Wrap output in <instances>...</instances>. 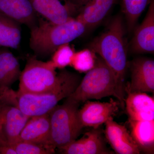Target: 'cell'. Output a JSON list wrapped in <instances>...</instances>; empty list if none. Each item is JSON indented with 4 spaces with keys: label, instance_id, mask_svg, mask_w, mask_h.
I'll use <instances>...</instances> for the list:
<instances>
[{
    "label": "cell",
    "instance_id": "cell-23",
    "mask_svg": "<svg viewBox=\"0 0 154 154\" xmlns=\"http://www.w3.org/2000/svg\"><path fill=\"white\" fill-rule=\"evenodd\" d=\"M75 52L74 48L70 43L63 45L52 54L49 61L56 69H63L70 66Z\"/></svg>",
    "mask_w": 154,
    "mask_h": 154
},
{
    "label": "cell",
    "instance_id": "cell-25",
    "mask_svg": "<svg viewBox=\"0 0 154 154\" xmlns=\"http://www.w3.org/2000/svg\"><path fill=\"white\" fill-rule=\"evenodd\" d=\"M0 154H17L12 145H0Z\"/></svg>",
    "mask_w": 154,
    "mask_h": 154
},
{
    "label": "cell",
    "instance_id": "cell-6",
    "mask_svg": "<svg viewBox=\"0 0 154 154\" xmlns=\"http://www.w3.org/2000/svg\"><path fill=\"white\" fill-rule=\"evenodd\" d=\"M50 61H42L36 56L28 57L19 77L20 93L38 94L52 90L60 79L59 72Z\"/></svg>",
    "mask_w": 154,
    "mask_h": 154
},
{
    "label": "cell",
    "instance_id": "cell-4",
    "mask_svg": "<svg viewBox=\"0 0 154 154\" xmlns=\"http://www.w3.org/2000/svg\"><path fill=\"white\" fill-rule=\"evenodd\" d=\"M59 74L57 85L48 92L33 94L16 91L17 105L24 114L29 117L47 114L74 92L82 80L79 75L64 69Z\"/></svg>",
    "mask_w": 154,
    "mask_h": 154
},
{
    "label": "cell",
    "instance_id": "cell-11",
    "mask_svg": "<svg viewBox=\"0 0 154 154\" xmlns=\"http://www.w3.org/2000/svg\"><path fill=\"white\" fill-rule=\"evenodd\" d=\"M130 44L131 52L135 54L154 52V3L152 0L142 22L134 29Z\"/></svg>",
    "mask_w": 154,
    "mask_h": 154
},
{
    "label": "cell",
    "instance_id": "cell-22",
    "mask_svg": "<svg viewBox=\"0 0 154 154\" xmlns=\"http://www.w3.org/2000/svg\"><path fill=\"white\" fill-rule=\"evenodd\" d=\"M97 56L90 48H86L75 52L70 66L80 73L87 72L96 64Z\"/></svg>",
    "mask_w": 154,
    "mask_h": 154
},
{
    "label": "cell",
    "instance_id": "cell-15",
    "mask_svg": "<svg viewBox=\"0 0 154 154\" xmlns=\"http://www.w3.org/2000/svg\"><path fill=\"white\" fill-rule=\"evenodd\" d=\"M17 142H27L53 146L50 141L49 113L30 117L22 128Z\"/></svg>",
    "mask_w": 154,
    "mask_h": 154
},
{
    "label": "cell",
    "instance_id": "cell-24",
    "mask_svg": "<svg viewBox=\"0 0 154 154\" xmlns=\"http://www.w3.org/2000/svg\"><path fill=\"white\" fill-rule=\"evenodd\" d=\"M17 154H52L56 148L51 145L17 142L12 144Z\"/></svg>",
    "mask_w": 154,
    "mask_h": 154
},
{
    "label": "cell",
    "instance_id": "cell-8",
    "mask_svg": "<svg viewBox=\"0 0 154 154\" xmlns=\"http://www.w3.org/2000/svg\"><path fill=\"white\" fill-rule=\"evenodd\" d=\"M118 102L113 99L108 102L86 101L82 108L79 109L78 118L83 128H98L118 112Z\"/></svg>",
    "mask_w": 154,
    "mask_h": 154
},
{
    "label": "cell",
    "instance_id": "cell-1",
    "mask_svg": "<svg viewBox=\"0 0 154 154\" xmlns=\"http://www.w3.org/2000/svg\"><path fill=\"white\" fill-rule=\"evenodd\" d=\"M89 47L112 70L118 80L120 91L125 95L127 49L121 15L112 19L105 31L91 42Z\"/></svg>",
    "mask_w": 154,
    "mask_h": 154
},
{
    "label": "cell",
    "instance_id": "cell-17",
    "mask_svg": "<svg viewBox=\"0 0 154 154\" xmlns=\"http://www.w3.org/2000/svg\"><path fill=\"white\" fill-rule=\"evenodd\" d=\"M0 12L30 29L37 24L30 0H0Z\"/></svg>",
    "mask_w": 154,
    "mask_h": 154
},
{
    "label": "cell",
    "instance_id": "cell-16",
    "mask_svg": "<svg viewBox=\"0 0 154 154\" xmlns=\"http://www.w3.org/2000/svg\"><path fill=\"white\" fill-rule=\"evenodd\" d=\"M117 0H89L80 9L76 19L85 26L87 30L97 27L107 17Z\"/></svg>",
    "mask_w": 154,
    "mask_h": 154
},
{
    "label": "cell",
    "instance_id": "cell-10",
    "mask_svg": "<svg viewBox=\"0 0 154 154\" xmlns=\"http://www.w3.org/2000/svg\"><path fill=\"white\" fill-rule=\"evenodd\" d=\"M33 10L47 21L61 24L75 18L79 10L66 0H30Z\"/></svg>",
    "mask_w": 154,
    "mask_h": 154
},
{
    "label": "cell",
    "instance_id": "cell-3",
    "mask_svg": "<svg viewBox=\"0 0 154 154\" xmlns=\"http://www.w3.org/2000/svg\"><path fill=\"white\" fill-rule=\"evenodd\" d=\"M110 96L116 97L124 107L125 95L120 91L118 80L112 70L98 56L95 66L86 72L74 92L66 99L80 104Z\"/></svg>",
    "mask_w": 154,
    "mask_h": 154
},
{
    "label": "cell",
    "instance_id": "cell-2",
    "mask_svg": "<svg viewBox=\"0 0 154 154\" xmlns=\"http://www.w3.org/2000/svg\"><path fill=\"white\" fill-rule=\"evenodd\" d=\"M30 30V47L38 58L51 56L61 45L70 43L87 31L75 18L61 24L41 19Z\"/></svg>",
    "mask_w": 154,
    "mask_h": 154
},
{
    "label": "cell",
    "instance_id": "cell-13",
    "mask_svg": "<svg viewBox=\"0 0 154 154\" xmlns=\"http://www.w3.org/2000/svg\"><path fill=\"white\" fill-rule=\"evenodd\" d=\"M101 131L98 128L86 132L79 140L60 149L61 153L64 154H113L107 149Z\"/></svg>",
    "mask_w": 154,
    "mask_h": 154
},
{
    "label": "cell",
    "instance_id": "cell-7",
    "mask_svg": "<svg viewBox=\"0 0 154 154\" xmlns=\"http://www.w3.org/2000/svg\"><path fill=\"white\" fill-rule=\"evenodd\" d=\"M30 117L17 104L16 92L11 88L0 89V145H12Z\"/></svg>",
    "mask_w": 154,
    "mask_h": 154
},
{
    "label": "cell",
    "instance_id": "cell-19",
    "mask_svg": "<svg viewBox=\"0 0 154 154\" xmlns=\"http://www.w3.org/2000/svg\"><path fill=\"white\" fill-rule=\"evenodd\" d=\"M4 48H0V88H10L19 80L22 71L17 58Z\"/></svg>",
    "mask_w": 154,
    "mask_h": 154
},
{
    "label": "cell",
    "instance_id": "cell-26",
    "mask_svg": "<svg viewBox=\"0 0 154 154\" xmlns=\"http://www.w3.org/2000/svg\"><path fill=\"white\" fill-rule=\"evenodd\" d=\"M89 0H66L69 4L76 8L79 11L80 9L85 5Z\"/></svg>",
    "mask_w": 154,
    "mask_h": 154
},
{
    "label": "cell",
    "instance_id": "cell-21",
    "mask_svg": "<svg viewBox=\"0 0 154 154\" xmlns=\"http://www.w3.org/2000/svg\"><path fill=\"white\" fill-rule=\"evenodd\" d=\"M149 0H122V11L126 20L127 30L131 33L138 20L149 3Z\"/></svg>",
    "mask_w": 154,
    "mask_h": 154
},
{
    "label": "cell",
    "instance_id": "cell-12",
    "mask_svg": "<svg viewBox=\"0 0 154 154\" xmlns=\"http://www.w3.org/2000/svg\"><path fill=\"white\" fill-rule=\"evenodd\" d=\"M106 139L116 153L138 154V146L126 127L119 124L111 117L105 122Z\"/></svg>",
    "mask_w": 154,
    "mask_h": 154
},
{
    "label": "cell",
    "instance_id": "cell-5",
    "mask_svg": "<svg viewBox=\"0 0 154 154\" xmlns=\"http://www.w3.org/2000/svg\"><path fill=\"white\" fill-rule=\"evenodd\" d=\"M80 104L66 99L49 113L51 143L60 149L78 138L83 128L78 116Z\"/></svg>",
    "mask_w": 154,
    "mask_h": 154
},
{
    "label": "cell",
    "instance_id": "cell-9",
    "mask_svg": "<svg viewBox=\"0 0 154 154\" xmlns=\"http://www.w3.org/2000/svg\"><path fill=\"white\" fill-rule=\"evenodd\" d=\"M131 80L125 86V91L154 92V61L149 58L134 59L131 63Z\"/></svg>",
    "mask_w": 154,
    "mask_h": 154
},
{
    "label": "cell",
    "instance_id": "cell-14",
    "mask_svg": "<svg viewBox=\"0 0 154 154\" xmlns=\"http://www.w3.org/2000/svg\"><path fill=\"white\" fill-rule=\"evenodd\" d=\"M125 105L128 119L154 121V99L146 93L126 91Z\"/></svg>",
    "mask_w": 154,
    "mask_h": 154
},
{
    "label": "cell",
    "instance_id": "cell-18",
    "mask_svg": "<svg viewBox=\"0 0 154 154\" xmlns=\"http://www.w3.org/2000/svg\"><path fill=\"white\" fill-rule=\"evenodd\" d=\"M131 136L140 152L154 154V121L129 120Z\"/></svg>",
    "mask_w": 154,
    "mask_h": 154
},
{
    "label": "cell",
    "instance_id": "cell-20",
    "mask_svg": "<svg viewBox=\"0 0 154 154\" xmlns=\"http://www.w3.org/2000/svg\"><path fill=\"white\" fill-rule=\"evenodd\" d=\"M20 24L0 12V46L18 48L22 37Z\"/></svg>",
    "mask_w": 154,
    "mask_h": 154
}]
</instances>
